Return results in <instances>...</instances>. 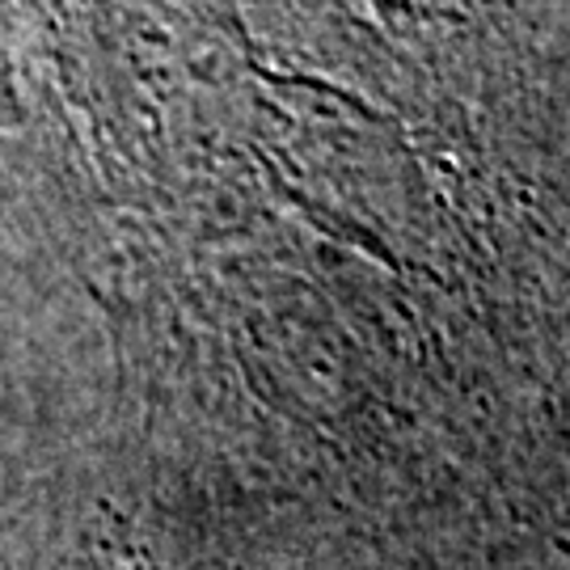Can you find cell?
I'll return each instance as SVG.
<instances>
[{
  "label": "cell",
  "mask_w": 570,
  "mask_h": 570,
  "mask_svg": "<svg viewBox=\"0 0 570 570\" xmlns=\"http://www.w3.org/2000/svg\"><path fill=\"white\" fill-rule=\"evenodd\" d=\"M72 570H140V562L131 558L127 546L106 537V541H94V546L72 562Z\"/></svg>",
  "instance_id": "cell-1"
}]
</instances>
